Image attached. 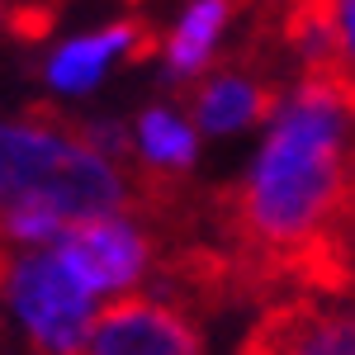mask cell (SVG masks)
Listing matches in <instances>:
<instances>
[{
	"instance_id": "1",
	"label": "cell",
	"mask_w": 355,
	"mask_h": 355,
	"mask_svg": "<svg viewBox=\"0 0 355 355\" xmlns=\"http://www.w3.org/2000/svg\"><path fill=\"white\" fill-rule=\"evenodd\" d=\"M270 133L242 185L209 199L214 242L232 256L242 289L294 284L299 294L351 289L355 110L318 76L279 95Z\"/></svg>"
},
{
	"instance_id": "2",
	"label": "cell",
	"mask_w": 355,
	"mask_h": 355,
	"mask_svg": "<svg viewBox=\"0 0 355 355\" xmlns=\"http://www.w3.org/2000/svg\"><path fill=\"white\" fill-rule=\"evenodd\" d=\"M10 199L43 204L62 218L128 214L133 180L85 142L76 119L33 105L24 123H0V204Z\"/></svg>"
},
{
	"instance_id": "3",
	"label": "cell",
	"mask_w": 355,
	"mask_h": 355,
	"mask_svg": "<svg viewBox=\"0 0 355 355\" xmlns=\"http://www.w3.org/2000/svg\"><path fill=\"white\" fill-rule=\"evenodd\" d=\"M0 294L10 299L15 318L24 322V331L43 355H71L95 318V294L67 270V261L53 246L10 256V266L0 275Z\"/></svg>"
},
{
	"instance_id": "4",
	"label": "cell",
	"mask_w": 355,
	"mask_h": 355,
	"mask_svg": "<svg viewBox=\"0 0 355 355\" xmlns=\"http://www.w3.org/2000/svg\"><path fill=\"white\" fill-rule=\"evenodd\" d=\"M53 251L67 261V270L81 279L90 294H123L147 279L152 266V232L128 214H90L62 227Z\"/></svg>"
},
{
	"instance_id": "5",
	"label": "cell",
	"mask_w": 355,
	"mask_h": 355,
	"mask_svg": "<svg viewBox=\"0 0 355 355\" xmlns=\"http://www.w3.org/2000/svg\"><path fill=\"white\" fill-rule=\"evenodd\" d=\"M71 355H204V346L185 308L157 294H133L95 313Z\"/></svg>"
},
{
	"instance_id": "6",
	"label": "cell",
	"mask_w": 355,
	"mask_h": 355,
	"mask_svg": "<svg viewBox=\"0 0 355 355\" xmlns=\"http://www.w3.org/2000/svg\"><path fill=\"white\" fill-rule=\"evenodd\" d=\"M242 355H355V308L294 294L251 327Z\"/></svg>"
},
{
	"instance_id": "7",
	"label": "cell",
	"mask_w": 355,
	"mask_h": 355,
	"mask_svg": "<svg viewBox=\"0 0 355 355\" xmlns=\"http://www.w3.org/2000/svg\"><path fill=\"white\" fill-rule=\"evenodd\" d=\"M157 48H162V38H157V28L147 19H119V24L100 28V33L62 43L43 67V81L53 90H62V95H85V90H95L105 81V71L114 62H142Z\"/></svg>"
},
{
	"instance_id": "8",
	"label": "cell",
	"mask_w": 355,
	"mask_h": 355,
	"mask_svg": "<svg viewBox=\"0 0 355 355\" xmlns=\"http://www.w3.org/2000/svg\"><path fill=\"white\" fill-rule=\"evenodd\" d=\"M279 105V85L256 71V67H223L214 76L190 90V110H194V128L199 133H242L251 123H266Z\"/></svg>"
},
{
	"instance_id": "9",
	"label": "cell",
	"mask_w": 355,
	"mask_h": 355,
	"mask_svg": "<svg viewBox=\"0 0 355 355\" xmlns=\"http://www.w3.org/2000/svg\"><path fill=\"white\" fill-rule=\"evenodd\" d=\"M194 157H199V137H194L190 119H180L166 105L137 114L133 128V194L137 190H162V185H185Z\"/></svg>"
},
{
	"instance_id": "10",
	"label": "cell",
	"mask_w": 355,
	"mask_h": 355,
	"mask_svg": "<svg viewBox=\"0 0 355 355\" xmlns=\"http://www.w3.org/2000/svg\"><path fill=\"white\" fill-rule=\"evenodd\" d=\"M232 10H237V0H190V10L180 15V24L171 28V38H166V76L180 85L199 81L209 67H214V57H218V38L227 19H232Z\"/></svg>"
},
{
	"instance_id": "11",
	"label": "cell",
	"mask_w": 355,
	"mask_h": 355,
	"mask_svg": "<svg viewBox=\"0 0 355 355\" xmlns=\"http://www.w3.org/2000/svg\"><path fill=\"white\" fill-rule=\"evenodd\" d=\"M67 0H0V28L19 43H43L57 28Z\"/></svg>"
}]
</instances>
